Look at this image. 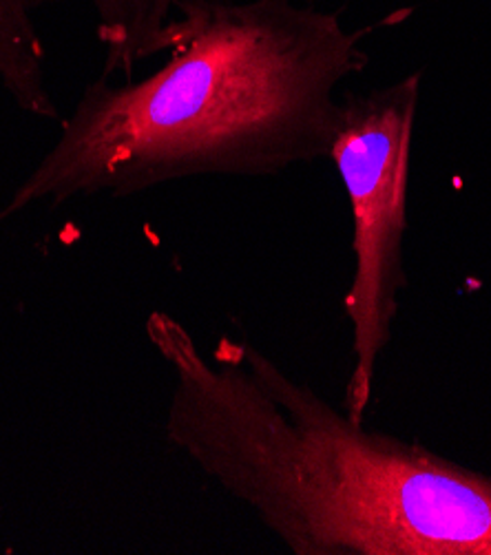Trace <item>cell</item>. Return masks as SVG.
<instances>
[{"mask_svg": "<svg viewBox=\"0 0 491 555\" xmlns=\"http://www.w3.org/2000/svg\"><path fill=\"white\" fill-rule=\"evenodd\" d=\"M146 78L98 76L0 206L131 197L206 176L268 178L331 157L339 89L370 53L339 14L295 0H182Z\"/></svg>", "mask_w": 491, "mask_h": 555, "instance_id": "1", "label": "cell"}, {"mask_svg": "<svg viewBox=\"0 0 491 555\" xmlns=\"http://www.w3.org/2000/svg\"><path fill=\"white\" fill-rule=\"evenodd\" d=\"M164 434L295 555H491V478L365 429L250 344L206 354L167 312Z\"/></svg>", "mask_w": 491, "mask_h": 555, "instance_id": "2", "label": "cell"}, {"mask_svg": "<svg viewBox=\"0 0 491 555\" xmlns=\"http://www.w3.org/2000/svg\"><path fill=\"white\" fill-rule=\"evenodd\" d=\"M421 74L365 93L341 95L331 149L350 202L354 270L344 299L352 330V367L344 412L365 423L380 354L392 344L399 295L408 288L405 235L412 142Z\"/></svg>", "mask_w": 491, "mask_h": 555, "instance_id": "3", "label": "cell"}, {"mask_svg": "<svg viewBox=\"0 0 491 555\" xmlns=\"http://www.w3.org/2000/svg\"><path fill=\"white\" fill-rule=\"evenodd\" d=\"M40 0H0V85L27 116L63 122L47 85V49L36 27Z\"/></svg>", "mask_w": 491, "mask_h": 555, "instance_id": "4", "label": "cell"}, {"mask_svg": "<svg viewBox=\"0 0 491 555\" xmlns=\"http://www.w3.org/2000/svg\"><path fill=\"white\" fill-rule=\"evenodd\" d=\"M61 3V0H40ZM93 12L95 34L104 47V78H133L138 65L164 53V38L182 0H85Z\"/></svg>", "mask_w": 491, "mask_h": 555, "instance_id": "5", "label": "cell"}, {"mask_svg": "<svg viewBox=\"0 0 491 555\" xmlns=\"http://www.w3.org/2000/svg\"><path fill=\"white\" fill-rule=\"evenodd\" d=\"M306 3H312V0H306Z\"/></svg>", "mask_w": 491, "mask_h": 555, "instance_id": "6", "label": "cell"}]
</instances>
